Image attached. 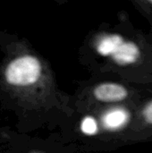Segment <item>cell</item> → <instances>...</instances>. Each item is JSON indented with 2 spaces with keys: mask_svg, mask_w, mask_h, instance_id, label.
I'll return each mask as SVG.
<instances>
[{
  "mask_svg": "<svg viewBox=\"0 0 152 153\" xmlns=\"http://www.w3.org/2000/svg\"><path fill=\"white\" fill-rule=\"evenodd\" d=\"M3 84L16 98L42 105L54 84L51 74L42 59L30 52H19L9 58L2 70Z\"/></svg>",
  "mask_w": 152,
  "mask_h": 153,
  "instance_id": "1",
  "label": "cell"
},
{
  "mask_svg": "<svg viewBox=\"0 0 152 153\" xmlns=\"http://www.w3.org/2000/svg\"><path fill=\"white\" fill-rule=\"evenodd\" d=\"M92 94L94 98L101 102H117L125 100L127 95V90L118 83L104 82L97 85Z\"/></svg>",
  "mask_w": 152,
  "mask_h": 153,
  "instance_id": "2",
  "label": "cell"
},
{
  "mask_svg": "<svg viewBox=\"0 0 152 153\" xmlns=\"http://www.w3.org/2000/svg\"><path fill=\"white\" fill-rule=\"evenodd\" d=\"M111 56L119 65H130L138 60L140 50L133 42H123Z\"/></svg>",
  "mask_w": 152,
  "mask_h": 153,
  "instance_id": "3",
  "label": "cell"
},
{
  "mask_svg": "<svg viewBox=\"0 0 152 153\" xmlns=\"http://www.w3.org/2000/svg\"><path fill=\"white\" fill-rule=\"evenodd\" d=\"M128 119V114L124 109H113L103 117V124L108 129H118L122 127Z\"/></svg>",
  "mask_w": 152,
  "mask_h": 153,
  "instance_id": "4",
  "label": "cell"
},
{
  "mask_svg": "<svg viewBox=\"0 0 152 153\" xmlns=\"http://www.w3.org/2000/svg\"><path fill=\"white\" fill-rule=\"evenodd\" d=\"M124 42L120 35H109L103 38L97 46V51L105 56H111L116 48Z\"/></svg>",
  "mask_w": 152,
  "mask_h": 153,
  "instance_id": "5",
  "label": "cell"
},
{
  "mask_svg": "<svg viewBox=\"0 0 152 153\" xmlns=\"http://www.w3.org/2000/svg\"><path fill=\"white\" fill-rule=\"evenodd\" d=\"M80 130L82 134L91 136L95 135L99 131V126L93 117L87 116L82 119L80 124Z\"/></svg>",
  "mask_w": 152,
  "mask_h": 153,
  "instance_id": "6",
  "label": "cell"
},
{
  "mask_svg": "<svg viewBox=\"0 0 152 153\" xmlns=\"http://www.w3.org/2000/svg\"><path fill=\"white\" fill-rule=\"evenodd\" d=\"M143 117L149 124L152 125V101L147 105V107L143 110Z\"/></svg>",
  "mask_w": 152,
  "mask_h": 153,
  "instance_id": "7",
  "label": "cell"
},
{
  "mask_svg": "<svg viewBox=\"0 0 152 153\" xmlns=\"http://www.w3.org/2000/svg\"><path fill=\"white\" fill-rule=\"evenodd\" d=\"M30 153H42V152H32Z\"/></svg>",
  "mask_w": 152,
  "mask_h": 153,
  "instance_id": "8",
  "label": "cell"
},
{
  "mask_svg": "<svg viewBox=\"0 0 152 153\" xmlns=\"http://www.w3.org/2000/svg\"><path fill=\"white\" fill-rule=\"evenodd\" d=\"M150 3H151V4H152V0H151V1H150Z\"/></svg>",
  "mask_w": 152,
  "mask_h": 153,
  "instance_id": "9",
  "label": "cell"
}]
</instances>
